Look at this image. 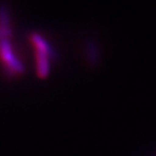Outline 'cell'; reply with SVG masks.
Returning <instances> with one entry per match:
<instances>
[{
	"mask_svg": "<svg viewBox=\"0 0 156 156\" xmlns=\"http://www.w3.org/2000/svg\"><path fill=\"white\" fill-rule=\"evenodd\" d=\"M34 43L38 51V72L41 77H45L48 73V52L45 42L39 37L34 36Z\"/></svg>",
	"mask_w": 156,
	"mask_h": 156,
	"instance_id": "cell-1",
	"label": "cell"
}]
</instances>
